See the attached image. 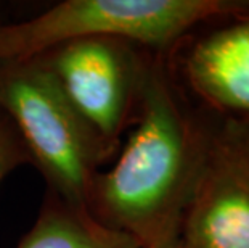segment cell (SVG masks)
<instances>
[{"instance_id": "6da1fadb", "label": "cell", "mask_w": 249, "mask_h": 248, "mask_svg": "<svg viewBox=\"0 0 249 248\" xmlns=\"http://www.w3.org/2000/svg\"><path fill=\"white\" fill-rule=\"evenodd\" d=\"M209 137L183 105L164 58L148 61L135 126L113 168L95 177L90 213L142 248L177 244Z\"/></svg>"}, {"instance_id": "7a4b0ae2", "label": "cell", "mask_w": 249, "mask_h": 248, "mask_svg": "<svg viewBox=\"0 0 249 248\" xmlns=\"http://www.w3.org/2000/svg\"><path fill=\"white\" fill-rule=\"evenodd\" d=\"M245 13L249 0H66L31 19L0 23V61L39 58L95 38L162 52L196 26Z\"/></svg>"}, {"instance_id": "3957f363", "label": "cell", "mask_w": 249, "mask_h": 248, "mask_svg": "<svg viewBox=\"0 0 249 248\" xmlns=\"http://www.w3.org/2000/svg\"><path fill=\"white\" fill-rule=\"evenodd\" d=\"M0 110L50 192L68 207L90 213L97 166L111 152L74 110L44 58L0 61Z\"/></svg>"}, {"instance_id": "277c9868", "label": "cell", "mask_w": 249, "mask_h": 248, "mask_svg": "<svg viewBox=\"0 0 249 248\" xmlns=\"http://www.w3.org/2000/svg\"><path fill=\"white\" fill-rule=\"evenodd\" d=\"M130 45L119 39L95 38L42 57L74 110L111 153L132 110L139 107L146 68Z\"/></svg>"}, {"instance_id": "5b68a950", "label": "cell", "mask_w": 249, "mask_h": 248, "mask_svg": "<svg viewBox=\"0 0 249 248\" xmlns=\"http://www.w3.org/2000/svg\"><path fill=\"white\" fill-rule=\"evenodd\" d=\"M178 242L183 248H249V124L245 119L225 118L211 129Z\"/></svg>"}, {"instance_id": "8992f818", "label": "cell", "mask_w": 249, "mask_h": 248, "mask_svg": "<svg viewBox=\"0 0 249 248\" xmlns=\"http://www.w3.org/2000/svg\"><path fill=\"white\" fill-rule=\"evenodd\" d=\"M188 86L225 118H249V13L222 21L190 47Z\"/></svg>"}, {"instance_id": "52a82bcc", "label": "cell", "mask_w": 249, "mask_h": 248, "mask_svg": "<svg viewBox=\"0 0 249 248\" xmlns=\"http://www.w3.org/2000/svg\"><path fill=\"white\" fill-rule=\"evenodd\" d=\"M17 248H142L121 230L108 228L90 213H82L52 193L34 228Z\"/></svg>"}, {"instance_id": "ba28073f", "label": "cell", "mask_w": 249, "mask_h": 248, "mask_svg": "<svg viewBox=\"0 0 249 248\" xmlns=\"http://www.w3.org/2000/svg\"><path fill=\"white\" fill-rule=\"evenodd\" d=\"M31 161V156L8 116L0 110V184L18 166Z\"/></svg>"}, {"instance_id": "9c48e42d", "label": "cell", "mask_w": 249, "mask_h": 248, "mask_svg": "<svg viewBox=\"0 0 249 248\" xmlns=\"http://www.w3.org/2000/svg\"><path fill=\"white\" fill-rule=\"evenodd\" d=\"M158 248H183V247L180 245V242H177V244H174V245H167V247H158Z\"/></svg>"}, {"instance_id": "30bf717a", "label": "cell", "mask_w": 249, "mask_h": 248, "mask_svg": "<svg viewBox=\"0 0 249 248\" xmlns=\"http://www.w3.org/2000/svg\"><path fill=\"white\" fill-rule=\"evenodd\" d=\"M245 121H246V123H248V124H249V118H248V119H245Z\"/></svg>"}, {"instance_id": "8fae6325", "label": "cell", "mask_w": 249, "mask_h": 248, "mask_svg": "<svg viewBox=\"0 0 249 248\" xmlns=\"http://www.w3.org/2000/svg\"><path fill=\"white\" fill-rule=\"evenodd\" d=\"M0 10H2V7H0Z\"/></svg>"}]
</instances>
